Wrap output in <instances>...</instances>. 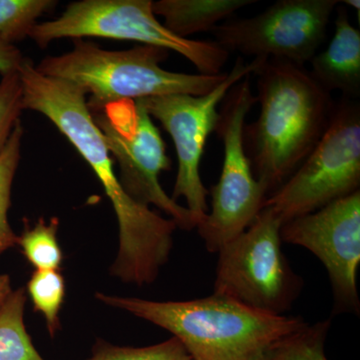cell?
<instances>
[{
	"mask_svg": "<svg viewBox=\"0 0 360 360\" xmlns=\"http://www.w3.org/2000/svg\"><path fill=\"white\" fill-rule=\"evenodd\" d=\"M18 75L23 108L41 113L56 125L86 161L110 198L120 226V250L111 274L139 286L153 283L169 259L179 226L124 191L82 90L65 80L45 77L28 58L23 59Z\"/></svg>",
	"mask_w": 360,
	"mask_h": 360,
	"instance_id": "6da1fadb",
	"label": "cell"
},
{
	"mask_svg": "<svg viewBox=\"0 0 360 360\" xmlns=\"http://www.w3.org/2000/svg\"><path fill=\"white\" fill-rule=\"evenodd\" d=\"M257 120L245 124L243 143L267 198L305 160L330 122L335 103L304 65L269 58L257 71Z\"/></svg>",
	"mask_w": 360,
	"mask_h": 360,
	"instance_id": "7a4b0ae2",
	"label": "cell"
},
{
	"mask_svg": "<svg viewBox=\"0 0 360 360\" xmlns=\"http://www.w3.org/2000/svg\"><path fill=\"white\" fill-rule=\"evenodd\" d=\"M97 300L172 333L193 360H262L307 322L251 309L215 295L186 302H151L97 293Z\"/></svg>",
	"mask_w": 360,
	"mask_h": 360,
	"instance_id": "3957f363",
	"label": "cell"
},
{
	"mask_svg": "<svg viewBox=\"0 0 360 360\" xmlns=\"http://www.w3.org/2000/svg\"><path fill=\"white\" fill-rule=\"evenodd\" d=\"M168 51L151 45H137L127 51H106L91 42L75 39L70 51L47 56L35 68L45 77L75 85L85 94L89 110L122 101L191 94L203 96L226 78L217 75H187L161 68Z\"/></svg>",
	"mask_w": 360,
	"mask_h": 360,
	"instance_id": "277c9868",
	"label": "cell"
},
{
	"mask_svg": "<svg viewBox=\"0 0 360 360\" xmlns=\"http://www.w3.org/2000/svg\"><path fill=\"white\" fill-rule=\"evenodd\" d=\"M151 0H82L66 7L56 20L37 23L30 37L44 49L61 39L99 37L129 40L181 54L200 75H217L229 59L214 40L181 39L156 18Z\"/></svg>",
	"mask_w": 360,
	"mask_h": 360,
	"instance_id": "5b68a950",
	"label": "cell"
},
{
	"mask_svg": "<svg viewBox=\"0 0 360 360\" xmlns=\"http://www.w3.org/2000/svg\"><path fill=\"white\" fill-rule=\"evenodd\" d=\"M283 221L264 207L252 224L217 252L213 293L251 309L284 315L303 288L283 250Z\"/></svg>",
	"mask_w": 360,
	"mask_h": 360,
	"instance_id": "8992f818",
	"label": "cell"
},
{
	"mask_svg": "<svg viewBox=\"0 0 360 360\" xmlns=\"http://www.w3.org/2000/svg\"><path fill=\"white\" fill-rule=\"evenodd\" d=\"M248 75L234 84L221 103L215 132L224 144L219 182L212 187V210L196 226L206 250L217 253L252 224L267 193L253 174L243 143L246 116L257 103Z\"/></svg>",
	"mask_w": 360,
	"mask_h": 360,
	"instance_id": "52a82bcc",
	"label": "cell"
},
{
	"mask_svg": "<svg viewBox=\"0 0 360 360\" xmlns=\"http://www.w3.org/2000/svg\"><path fill=\"white\" fill-rule=\"evenodd\" d=\"M359 186L360 106L342 97L315 148L264 207L283 224L350 195Z\"/></svg>",
	"mask_w": 360,
	"mask_h": 360,
	"instance_id": "ba28073f",
	"label": "cell"
},
{
	"mask_svg": "<svg viewBox=\"0 0 360 360\" xmlns=\"http://www.w3.org/2000/svg\"><path fill=\"white\" fill-rule=\"evenodd\" d=\"M90 113L120 167L118 179L130 198L148 207L156 206L184 231L196 229L191 212L160 186V174L172 168V160L160 129L141 104L117 101Z\"/></svg>",
	"mask_w": 360,
	"mask_h": 360,
	"instance_id": "9c48e42d",
	"label": "cell"
},
{
	"mask_svg": "<svg viewBox=\"0 0 360 360\" xmlns=\"http://www.w3.org/2000/svg\"><path fill=\"white\" fill-rule=\"evenodd\" d=\"M267 59L257 58L245 63L239 56L224 82L203 96L167 94L136 101L151 118L161 123L174 141L179 169L172 198L175 201L181 198L186 200V208L198 225L210 210V191L201 179L200 163L208 136L217 129L219 118L217 108L234 84L253 75Z\"/></svg>",
	"mask_w": 360,
	"mask_h": 360,
	"instance_id": "30bf717a",
	"label": "cell"
},
{
	"mask_svg": "<svg viewBox=\"0 0 360 360\" xmlns=\"http://www.w3.org/2000/svg\"><path fill=\"white\" fill-rule=\"evenodd\" d=\"M340 0H278L252 18L213 28L214 41L231 53L304 65L323 44Z\"/></svg>",
	"mask_w": 360,
	"mask_h": 360,
	"instance_id": "8fae6325",
	"label": "cell"
},
{
	"mask_svg": "<svg viewBox=\"0 0 360 360\" xmlns=\"http://www.w3.org/2000/svg\"><path fill=\"white\" fill-rule=\"evenodd\" d=\"M281 240L302 246L328 270L333 314H359L360 191L283 224Z\"/></svg>",
	"mask_w": 360,
	"mask_h": 360,
	"instance_id": "7c38bea8",
	"label": "cell"
},
{
	"mask_svg": "<svg viewBox=\"0 0 360 360\" xmlns=\"http://www.w3.org/2000/svg\"><path fill=\"white\" fill-rule=\"evenodd\" d=\"M335 11V34L311 59L309 72L329 94L338 90L342 97L355 101L360 96V32L350 22L347 7L338 4Z\"/></svg>",
	"mask_w": 360,
	"mask_h": 360,
	"instance_id": "4fadbf2b",
	"label": "cell"
},
{
	"mask_svg": "<svg viewBox=\"0 0 360 360\" xmlns=\"http://www.w3.org/2000/svg\"><path fill=\"white\" fill-rule=\"evenodd\" d=\"M257 0H160L153 1L155 15L165 20L163 25L181 39L210 32L243 7Z\"/></svg>",
	"mask_w": 360,
	"mask_h": 360,
	"instance_id": "5bb4252c",
	"label": "cell"
},
{
	"mask_svg": "<svg viewBox=\"0 0 360 360\" xmlns=\"http://www.w3.org/2000/svg\"><path fill=\"white\" fill-rule=\"evenodd\" d=\"M23 288L13 290L0 309V360H44L26 330Z\"/></svg>",
	"mask_w": 360,
	"mask_h": 360,
	"instance_id": "9a60e30c",
	"label": "cell"
},
{
	"mask_svg": "<svg viewBox=\"0 0 360 360\" xmlns=\"http://www.w3.org/2000/svg\"><path fill=\"white\" fill-rule=\"evenodd\" d=\"M23 132L18 122L0 153V255L18 245V236L9 224L8 212L13 180L20 165Z\"/></svg>",
	"mask_w": 360,
	"mask_h": 360,
	"instance_id": "2e32d148",
	"label": "cell"
},
{
	"mask_svg": "<svg viewBox=\"0 0 360 360\" xmlns=\"http://www.w3.org/2000/svg\"><path fill=\"white\" fill-rule=\"evenodd\" d=\"M59 220L52 219L46 224L40 219L34 226L25 227L18 236L20 246L27 262L37 270H58L63 264V255L59 245L58 232Z\"/></svg>",
	"mask_w": 360,
	"mask_h": 360,
	"instance_id": "e0dca14e",
	"label": "cell"
},
{
	"mask_svg": "<svg viewBox=\"0 0 360 360\" xmlns=\"http://www.w3.org/2000/svg\"><path fill=\"white\" fill-rule=\"evenodd\" d=\"M330 319L307 323L277 342L262 360H328L326 342Z\"/></svg>",
	"mask_w": 360,
	"mask_h": 360,
	"instance_id": "ac0fdd59",
	"label": "cell"
},
{
	"mask_svg": "<svg viewBox=\"0 0 360 360\" xmlns=\"http://www.w3.org/2000/svg\"><path fill=\"white\" fill-rule=\"evenodd\" d=\"M26 290L35 311L44 315L49 335H56L60 328L59 314L65 297L63 274L58 270H37L30 276Z\"/></svg>",
	"mask_w": 360,
	"mask_h": 360,
	"instance_id": "d6986e66",
	"label": "cell"
},
{
	"mask_svg": "<svg viewBox=\"0 0 360 360\" xmlns=\"http://www.w3.org/2000/svg\"><path fill=\"white\" fill-rule=\"evenodd\" d=\"M56 4L53 0H0V39L14 44L30 37L40 16Z\"/></svg>",
	"mask_w": 360,
	"mask_h": 360,
	"instance_id": "ffe728a7",
	"label": "cell"
},
{
	"mask_svg": "<svg viewBox=\"0 0 360 360\" xmlns=\"http://www.w3.org/2000/svg\"><path fill=\"white\" fill-rule=\"evenodd\" d=\"M86 360H193L176 338L146 347H120L97 341Z\"/></svg>",
	"mask_w": 360,
	"mask_h": 360,
	"instance_id": "44dd1931",
	"label": "cell"
},
{
	"mask_svg": "<svg viewBox=\"0 0 360 360\" xmlns=\"http://www.w3.org/2000/svg\"><path fill=\"white\" fill-rule=\"evenodd\" d=\"M23 108L22 84L18 71L2 75L0 80V153L20 122Z\"/></svg>",
	"mask_w": 360,
	"mask_h": 360,
	"instance_id": "7402d4cb",
	"label": "cell"
},
{
	"mask_svg": "<svg viewBox=\"0 0 360 360\" xmlns=\"http://www.w3.org/2000/svg\"><path fill=\"white\" fill-rule=\"evenodd\" d=\"M23 59L25 58L15 45L7 44L4 40L0 39V73L1 75L18 71Z\"/></svg>",
	"mask_w": 360,
	"mask_h": 360,
	"instance_id": "603a6c76",
	"label": "cell"
},
{
	"mask_svg": "<svg viewBox=\"0 0 360 360\" xmlns=\"http://www.w3.org/2000/svg\"><path fill=\"white\" fill-rule=\"evenodd\" d=\"M11 292H13V288H11V277L8 274H0V309L4 307Z\"/></svg>",
	"mask_w": 360,
	"mask_h": 360,
	"instance_id": "cb8c5ba5",
	"label": "cell"
},
{
	"mask_svg": "<svg viewBox=\"0 0 360 360\" xmlns=\"http://www.w3.org/2000/svg\"><path fill=\"white\" fill-rule=\"evenodd\" d=\"M341 4H343V6H350L352 7V8L355 9V11H357V13L359 14L360 11V2L359 0H345V1H341Z\"/></svg>",
	"mask_w": 360,
	"mask_h": 360,
	"instance_id": "d4e9b609",
	"label": "cell"
}]
</instances>
